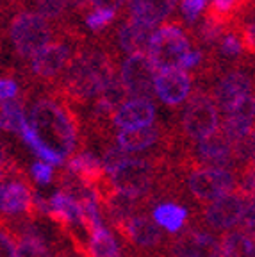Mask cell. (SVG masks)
<instances>
[{"instance_id":"1","label":"cell","mask_w":255,"mask_h":257,"mask_svg":"<svg viewBox=\"0 0 255 257\" xmlns=\"http://www.w3.org/2000/svg\"><path fill=\"white\" fill-rule=\"evenodd\" d=\"M31 125L43 147L64 157L72 156L77 145V123L68 105L56 98H40L31 111Z\"/></svg>"},{"instance_id":"2","label":"cell","mask_w":255,"mask_h":257,"mask_svg":"<svg viewBox=\"0 0 255 257\" xmlns=\"http://www.w3.org/2000/svg\"><path fill=\"white\" fill-rule=\"evenodd\" d=\"M116 68L112 59L100 50H82L68 64L64 75V89L75 100L96 98L112 80Z\"/></svg>"},{"instance_id":"3","label":"cell","mask_w":255,"mask_h":257,"mask_svg":"<svg viewBox=\"0 0 255 257\" xmlns=\"http://www.w3.org/2000/svg\"><path fill=\"white\" fill-rule=\"evenodd\" d=\"M9 36L20 57L32 59L48 43H52V29L40 13L22 11L9 25Z\"/></svg>"},{"instance_id":"4","label":"cell","mask_w":255,"mask_h":257,"mask_svg":"<svg viewBox=\"0 0 255 257\" xmlns=\"http://www.w3.org/2000/svg\"><path fill=\"white\" fill-rule=\"evenodd\" d=\"M191 52L189 40L179 24H166L159 27L152 38L148 57L157 70L182 68L186 56Z\"/></svg>"},{"instance_id":"5","label":"cell","mask_w":255,"mask_h":257,"mask_svg":"<svg viewBox=\"0 0 255 257\" xmlns=\"http://www.w3.org/2000/svg\"><path fill=\"white\" fill-rule=\"evenodd\" d=\"M159 70L154 66L148 54H132L121 64L120 79L131 98L152 100L156 93V79Z\"/></svg>"},{"instance_id":"6","label":"cell","mask_w":255,"mask_h":257,"mask_svg":"<svg viewBox=\"0 0 255 257\" xmlns=\"http://www.w3.org/2000/svg\"><path fill=\"white\" fill-rule=\"evenodd\" d=\"M182 128L195 141L212 136L218 131V104L203 91L195 93L184 109Z\"/></svg>"},{"instance_id":"7","label":"cell","mask_w":255,"mask_h":257,"mask_svg":"<svg viewBox=\"0 0 255 257\" xmlns=\"http://www.w3.org/2000/svg\"><path fill=\"white\" fill-rule=\"evenodd\" d=\"M188 188L193 197L202 202L216 200L227 193H232L235 188V177L227 168H214L203 166L193 170L188 179Z\"/></svg>"},{"instance_id":"8","label":"cell","mask_w":255,"mask_h":257,"mask_svg":"<svg viewBox=\"0 0 255 257\" xmlns=\"http://www.w3.org/2000/svg\"><path fill=\"white\" fill-rule=\"evenodd\" d=\"M109 179L116 191L140 198L154 184V165L150 161L129 157L120 168L109 175Z\"/></svg>"},{"instance_id":"9","label":"cell","mask_w":255,"mask_h":257,"mask_svg":"<svg viewBox=\"0 0 255 257\" xmlns=\"http://www.w3.org/2000/svg\"><path fill=\"white\" fill-rule=\"evenodd\" d=\"M246 205L248 202L237 191L227 193L223 197L212 200L205 207V213H203L205 214V221L216 230L230 229V227L243 221Z\"/></svg>"},{"instance_id":"10","label":"cell","mask_w":255,"mask_h":257,"mask_svg":"<svg viewBox=\"0 0 255 257\" xmlns=\"http://www.w3.org/2000/svg\"><path fill=\"white\" fill-rule=\"evenodd\" d=\"M232 140L223 131V127L218 128L212 136L198 141L195 149L196 161L205 166L214 168H228L234 163V150H232Z\"/></svg>"},{"instance_id":"11","label":"cell","mask_w":255,"mask_h":257,"mask_svg":"<svg viewBox=\"0 0 255 257\" xmlns=\"http://www.w3.org/2000/svg\"><path fill=\"white\" fill-rule=\"evenodd\" d=\"M72 47L64 41H52L32 57V73L40 79H54L72 63Z\"/></svg>"},{"instance_id":"12","label":"cell","mask_w":255,"mask_h":257,"mask_svg":"<svg viewBox=\"0 0 255 257\" xmlns=\"http://www.w3.org/2000/svg\"><path fill=\"white\" fill-rule=\"evenodd\" d=\"M173 257H219L221 243L202 230H184L172 246Z\"/></svg>"},{"instance_id":"13","label":"cell","mask_w":255,"mask_h":257,"mask_svg":"<svg viewBox=\"0 0 255 257\" xmlns=\"http://www.w3.org/2000/svg\"><path fill=\"white\" fill-rule=\"evenodd\" d=\"M0 209L4 214H27L31 218L38 214L34 195L24 181H2Z\"/></svg>"},{"instance_id":"14","label":"cell","mask_w":255,"mask_h":257,"mask_svg":"<svg viewBox=\"0 0 255 257\" xmlns=\"http://www.w3.org/2000/svg\"><path fill=\"white\" fill-rule=\"evenodd\" d=\"M191 91V79L184 68L161 70L156 79V93L168 105L182 104Z\"/></svg>"},{"instance_id":"15","label":"cell","mask_w":255,"mask_h":257,"mask_svg":"<svg viewBox=\"0 0 255 257\" xmlns=\"http://www.w3.org/2000/svg\"><path fill=\"white\" fill-rule=\"evenodd\" d=\"M251 89H253V82H251L250 75L244 73L243 70H234V72L227 73L216 86V104L221 111L227 112L237 102L243 100L244 96L251 95Z\"/></svg>"},{"instance_id":"16","label":"cell","mask_w":255,"mask_h":257,"mask_svg":"<svg viewBox=\"0 0 255 257\" xmlns=\"http://www.w3.org/2000/svg\"><path fill=\"white\" fill-rule=\"evenodd\" d=\"M66 170L73 173L77 179H80L89 189L96 191V195H98V189L107 182L105 181L107 170H105L104 163L96 156H93L91 152H79L73 157H70Z\"/></svg>"},{"instance_id":"17","label":"cell","mask_w":255,"mask_h":257,"mask_svg":"<svg viewBox=\"0 0 255 257\" xmlns=\"http://www.w3.org/2000/svg\"><path fill=\"white\" fill-rule=\"evenodd\" d=\"M255 95L244 96L243 100H239L234 107H230L225 112V121H223V131L228 134V138L237 141L239 138L246 136L255 128Z\"/></svg>"},{"instance_id":"18","label":"cell","mask_w":255,"mask_h":257,"mask_svg":"<svg viewBox=\"0 0 255 257\" xmlns=\"http://www.w3.org/2000/svg\"><path fill=\"white\" fill-rule=\"evenodd\" d=\"M156 120V107L150 100H141V98H129L118 111H116L112 123L120 127L121 131L127 128H138L152 125Z\"/></svg>"},{"instance_id":"19","label":"cell","mask_w":255,"mask_h":257,"mask_svg":"<svg viewBox=\"0 0 255 257\" xmlns=\"http://www.w3.org/2000/svg\"><path fill=\"white\" fill-rule=\"evenodd\" d=\"M154 29L156 27H150V25L143 24V22L129 18L120 27V32H118L120 47L129 56H132V54H148L152 38L156 34Z\"/></svg>"},{"instance_id":"20","label":"cell","mask_w":255,"mask_h":257,"mask_svg":"<svg viewBox=\"0 0 255 257\" xmlns=\"http://www.w3.org/2000/svg\"><path fill=\"white\" fill-rule=\"evenodd\" d=\"M177 6V0H132L129 4L131 18L156 27L172 15Z\"/></svg>"},{"instance_id":"21","label":"cell","mask_w":255,"mask_h":257,"mask_svg":"<svg viewBox=\"0 0 255 257\" xmlns=\"http://www.w3.org/2000/svg\"><path fill=\"white\" fill-rule=\"evenodd\" d=\"M163 239L159 225L156 220H150L148 216L138 214L129 220V243H136L138 246L152 248L157 246Z\"/></svg>"},{"instance_id":"22","label":"cell","mask_w":255,"mask_h":257,"mask_svg":"<svg viewBox=\"0 0 255 257\" xmlns=\"http://www.w3.org/2000/svg\"><path fill=\"white\" fill-rule=\"evenodd\" d=\"M159 140V128L156 125H147V127L127 128L121 131L116 138L118 147L125 152H141V150L150 149L152 145H156Z\"/></svg>"},{"instance_id":"23","label":"cell","mask_w":255,"mask_h":257,"mask_svg":"<svg viewBox=\"0 0 255 257\" xmlns=\"http://www.w3.org/2000/svg\"><path fill=\"white\" fill-rule=\"evenodd\" d=\"M152 216H154L159 227L166 229L168 232L175 234L184 229L186 220H188V211L182 205H177L173 202H163V204L154 207Z\"/></svg>"},{"instance_id":"24","label":"cell","mask_w":255,"mask_h":257,"mask_svg":"<svg viewBox=\"0 0 255 257\" xmlns=\"http://www.w3.org/2000/svg\"><path fill=\"white\" fill-rule=\"evenodd\" d=\"M219 257H255V239L243 232L225 234Z\"/></svg>"},{"instance_id":"25","label":"cell","mask_w":255,"mask_h":257,"mask_svg":"<svg viewBox=\"0 0 255 257\" xmlns=\"http://www.w3.org/2000/svg\"><path fill=\"white\" fill-rule=\"evenodd\" d=\"M27 118H25V109L20 100H2V107H0V125L4 131H11V133L20 134L22 127L25 125Z\"/></svg>"},{"instance_id":"26","label":"cell","mask_w":255,"mask_h":257,"mask_svg":"<svg viewBox=\"0 0 255 257\" xmlns=\"http://www.w3.org/2000/svg\"><path fill=\"white\" fill-rule=\"evenodd\" d=\"M89 252L91 257H120V248L112 234L105 227L95 230L89 237Z\"/></svg>"},{"instance_id":"27","label":"cell","mask_w":255,"mask_h":257,"mask_svg":"<svg viewBox=\"0 0 255 257\" xmlns=\"http://www.w3.org/2000/svg\"><path fill=\"white\" fill-rule=\"evenodd\" d=\"M223 32H225V22L218 20L216 16L207 13L205 20L202 22V25L198 29V36L205 45H214L216 41H221L225 38Z\"/></svg>"},{"instance_id":"28","label":"cell","mask_w":255,"mask_h":257,"mask_svg":"<svg viewBox=\"0 0 255 257\" xmlns=\"http://www.w3.org/2000/svg\"><path fill=\"white\" fill-rule=\"evenodd\" d=\"M114 18H116V9L95 8L93 11L88 13V16H86V25H88L91 31L100 32V31H104L105 27H109Z\"/></svg>"},{"instance_id":"29","label":"cell","mask_w":255,"mask_h":257,"mask_svg":"<svg viewBox=\"0 0 255 257\" xmlns=\"http://www.w3.org/2000/svg\"><path fill=\"white\" fill-rule=\"evenodd\" d=\"M232 150H234V159L235 161L250 163V161L255 157V128L251 131V133H248L246 136H243L237 141H234Z\"/></svg>"},{"instance_id":"30","label":"cell","mask_w":255,"mask_h":257,"mask_svg":"<svg viewBox=\"0 0 255 257\" xmlns=\"http://www.w3.org/2000/svg\"><path fill=\"white\" fill-rule=\"evenodd\" d=\"M34 6H36V13H40L47 20H57L70 8L68 0H36Z\"/></svg>"},{"instance_id":"31","label":"cell","mask_w":255,"mask_h":257,"mask_svg":"<svg viewBox=\"0 0 255 257\" xmlns=\"http://www.w3.org/2000/svg\"><path fill=\"white\" fill-rule=\"evenodd\" d=\"M16 257H52L48 252L45 239H32V237H22Z\"/></svg>"},{"instance_id":"32","label":"cell","mask_w":255,"mask_h":257,"mask_svg":"<svg viewBox=\"0 0 255 257\" xmlns=\"http://www.w3.org/2000/svg\"><path fill=\"white\" fill-rule=\"evenodd\" d=\"M237 193L248 202V204H255V170L251 166H246L241 173V181Z\"/></svg>"},{"instance_id":"33","label":"cell","mask_w":255,"mask_h":257,"mask_svg":"<svg viewBox=\"0 0 255 257\" xmlns=\"http://www.w3.org/2000/svg\"><path fill=\"white\" fill-rule=\"evenodd\" d=\"M237 8H239V0H212L207 13L227 24V20L234 15V11Z\"/></svg>"},{"instance_id":"34","label":"cell","mask_w":255,"mask_h":257,"mask_svg":"<svg viewBox=\"0 0 255 257\" xmlns=\"http://www.w3.org/2000/svg\"><path fill=\"white\" fill-rule=\"evenodd\" d=\"M127 159H129L127 152H125L121 147H118V145H116V147H111V149L105 150L102 163H104L105 170H107V175H111V173L114 172L116 168H120V166L123 165Z\"/></svg>"},{"instance_id":"35","label":"cell","mask_w":255,"mask_h":257,"mask_svg":"<svg viewBox=\"0 0 255 257\" xmlns=\"http://www.w3.org/2000/svg\"><path fill=\"white\" fill-rule=\"evenodd\" d=\"M31 173L34 177V181L41 186H47L54 181V166L50 163H45V161L34 163L31 168Z\"/></svg>"},{"instance_id":"36","label":"cell","mask_w":255,"mask_h":257,"mask_svg":"<svg viewBox=\"0 0 255 257\" xmlns=\"http://www.w3.org/2000/svg\"><path fill=\"white\" fill-rule=\"evenodd\" d=\"M219 50L227 57L239 56L241 50H243V41L235 36V34H225V38L221 40V45H219Z\"/></svg>"},{"instance_id":"37","label":"cell","mask_w":255,"mask_h":257,"mask_svg":"<svg viewBox=\"0 0 255 257\" xmlns=\"http://www.w3.org/2000/svg\"><path fill=\"white\" fill-rule=\"evenodd\" d=\"M0 250H2V257H16V252H18V245H15V237L6 225L0 234Z\"/></svg>"},{"instance_id":"38","label":"cell","mask_w":255,"mask_h":257,"mask_svg":"<svg viewBox=\"0 0 255 257\" xmlns=\"http://www.w3.org/2000/svg\"><path fill=\"white\" fill-rule=\"evenodd\" d=\"M18 95V84L11 77H4L0 80V98L2 100H13Z\"/></svg>"},{"instance_id":"39","label":"cell","mask_w":255,"mask_h":257,"mask_svg":"<svg viewBox=\"0 0 255 257\" xmlns=\"http://www.w3.org/2000/svg\"><path fill=\"white\" fill-rule=\"evenodd\" d=\"M243 230L246 236H250L251 239H255V204H248L246 205V211H244V216H243Z\"/></svg>"},{"instance_id":"40","label":"cell","mask_w":255,"mask_h":257,"mask_svg":"<svg viewBox=\"0 0 255 257\" xmlns=\"http://www.w3.org/2000/svg\"><path fill=\"white\" fill-rule=\"evenodd\" d=\"M243 47L246 48L248 52H253L255 54V24L246 25L243 29Z\"/></svg>"},{"instance_id":"41","label":"cell","mask_w":255,"mask_h":257,"mask_svg":"<svg viewBox=\"0 0 255 257\" xmlns=\"http://www.w3.org/2000/svg\"><path fill=\"white\" fill-rule=\"evenodd\" d=\"M200 61H202V52L200 50H191V52L186 56V59H184L182 63V68L184 70H191V68H196L200 64Z\"/></svg>"},{"instance_id":"42","label":"cell","mask_w":255,"mask_h":257,"mask_svg":"<svg viewBox=\"0 0 255 257\" xmlns=\"http://www.w3.org/2000/svg\"><path fill=\"white\" fill-rule=\"evenodd\" d=\"M68 6L77 13H86L89 8L95 6L93 0H68Z\"/></svg>"},{"instance_id":"43","label":"cell","mask_w":255,"mask_h":257,"mask_svg":"<svg viewBox=\"0 0 255 257\" xmlns=\"http://www.w3.org/2000/svg\"><path fill=\"white\" fill-rule=\"evenodd\" d=\"M95 2V8H111L118 9L123 6V0H93Z\"/></svg>"},{"instance_id":"44","label":"cell","mask_w":255,"mask_h":257,"mask_svg":"<svg viewBox=\"0 0 255 257\" xmlns=\"http://www.w3.org/2000/svg\"><path fill=\"white\" fill-rule=\"evenodd\" d=\"M248 166H251V168H253V170H255V157H253V159H251V161H250V163H248Z\"/></svg>"},{"instance_id":"45","label":"cell","mask_w":255,"mask_h":257,"mask_svg":"<svg viewBox=\"0 0 255 257\" xmlns=\"http://www.w3.org/2000/svg\"><path fill=\"white\" fill-rule=\"evenodd\" d=\"M132 0H123V4H131Z\"/></svg>"}]
</instances>
